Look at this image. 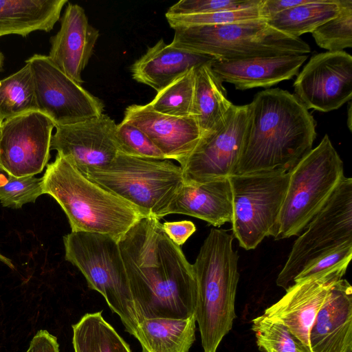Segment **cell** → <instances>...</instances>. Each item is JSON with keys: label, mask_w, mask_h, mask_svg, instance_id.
I'll return each mask as SVG.
<instances>
[{"label": "cell", "mask_w": 352, "mask_h": 352, "mask_svg": "<svg viewBox=\"0 0 352 352\" xmlns=\"http://www.w3.org/2000/svg\"><path fill=\"white\" fill-rule=\"evenodd\" d=\"M248 104H232L224 119L203 135L181 167L185 183L202 184L233 175L243 148Z\"/></svg>", "instance_id": "obj_12"}, {"label": "cell", "mask_w": 352, "mask_h": 352, "mask_svg": "<svg viewBox=\"0 0 352 352\" xmlns=\"http://www.w3.org/2000/svg\"><path fill=\"white\" fill-rule=\"evenodd\" d=\"M99 31L88 21L83 8L67 3L58 32L50 39L48 57L65 74L82 85V72L91 58Z\"/></svg>", "instance_id": "obj_18"}, {"label": "cell", "mask_w": 352, "mask_h": 352, "mask_svg": "<svg viewBox=\"0 0 352 352\" xmlns=\"http://www.w3.org/2000/svg\"><path fill=\"white\" fill-rule=\"evenodd\" d=\"M174 30L171 46L218 60L302 55L311 51L309 45L301 38L279 32L263 19L224 25L181 27Z\"/></svg>", "instance_id": "obj_5"}, {"label": "cell", "mask_w": 352, "mask_h": 352, "mask_svg": "<svg viewBox=\"0 0 352 352\" xmlns=\"http://www.w3.org/2000/svg\"><path fill=\"white\" fill-rule=\"evenodd\" d=\"M308 1L309 0H261L259 6L260 17L267 21L279 12L305 3Z\"/></svg>", "instance_id": "obj_38"}, {"label": "cell", "mask_w": 352, "mask_h": 352, "mask_svg": "<svg viewBox=\"0 0 352 352\" xmlns=\"http://www.w3.org/2000/svg\"><path fill=\"white\" fill-rule=\"evenodd\" d=\"M342 0H309L307 3L279 12L267 20L274 29L292 37L312 32L316 28L335 17Z\"/></svg>", "instance_id": "obj_26"}, {"label": "cell", "mask_w": 352, "mask_h": 352, "mask_svg": "<svg viewBox=\"0 0 352 352\" xmlns=\"http://www.w3.org/2000/svg\"><path fill=\"white\" fill-rule=\"evenodd\" d=\"M216 58L178 49L161 38L131 66L132 78L157 92L186 71Z\"/></svg>", "instance_id": "obj_22"}, {"label": "cell", "mask_w": 352, "mask_h": 352, "mask_svg": "<svg viewBox=\"0 0 352 352\" xmlns=\"http://www.w3.org/2000/svg\"><path fill=\"white\" fill-rule=\"evenodd\" d=\"M232 104L210 63L195 68L192 116L197 118L203 135L213 130L224 119Z\"/></svg>", "instance_id": "obj_25"}, {"label": "cell", "mask_w": 352, "mask_h": 352, "mask_svg": "<svg viewBox=\"0 0 352 352\" xmlns=\"http://www.w3.org/2000/svg\"><path fill=\"white\" fill-rule=\"evenodd\" d=\"M116 139L120 154L154 160H166L162 151L141 130L122 121L116 125Z\"/></svg>", "instance_id": "obj_33"}, {"label": "cell", "mask_w": 352, "mask_h": 352, "mask_svg": "<svg viewBox=\"0 0 352 352\" xmlns=\"http://www.w3.org/2000/svg\"><path fill=\"white\" fill-rule=\"evenodd\" d=\"M38 111L30 65L0 79V124L5 120Z\"/></svg>", "instance_id": "obj_28"}, {"label": "cell", "mask_w": 352, "mask_h": 352, "mask_svg": "<svg viewBox=\"0 0 352 352\" xmlns=\"http://www.w3.org/2000/svg\"><path fill=\"white\" fill-rule=\"evenodd\" d=\"M3 63H4V56L2 54V52H0V72L3 69Z\"/></svg>", "instance_id": "obj_43"}, {"label": "cell", "mask_w": 352, "mask_h": 352, "mask_svg": "<svg viewBox=\"0 0 352 352\" xmlns=\"http://www.w3.org/2000/svg\"><path fill=\"white\" fill-rule=\"evenodd\" d=\"M72 329L74 352H131L102 311L85 314Z\"/></svg>", "instance_id": "obj_27"}, {"label": "cell", "mask_w": 352, "mask_h": 352, "mask_svg": "<svg viewBox=\"0 0 352 352\" xmlns=\"http://www.w3.org/2000/svg\"><path fill=\"white\" fill-rule=\"evenodd\" d=\"M343 176V162L326 134L289 170L274 238L299 235L327 204Z\"/></svg>", "instance_id": "obj_8"}, {"label": "cell", "mask_w": 352, "mask_h": 352, "mask_svg": "<svg viewBox=\"0 0 352 352\" xmlns=\"http://www.w3.org/2000/svg\"><path fill=\"white\" fill-rule=\"evenodd\" d=\"M351 256L352 242H348L310 262L295 277L294 283L327 272L345 273Z\"/></svg>", "instance_id": "obj_35"}, {"label": "cell", "mask_w": 352, "mask_h": 352, "mask_svg": "<svg viewBox=\"0 0 352 352\" xmlns=\"http://www.w3.org/2000/svg\"><path fill=\"white\" fill-rule=\"evenodd\" d=\"M295 241L276 278V285L287 290L295 277L310 262L352 242V179L342 177L324 206Z\"/></svg>", "instance_id": "obj_10"}, {"label": "cell", "mask_w": 352, "mask_h": 352, "mask_svg": "<svg viewBox=\"0 0 352 352\" xmlns=\"http://www.w3.org/2000/svg\"><path fill=\"white\" fill-rule=\"evenodd\" d=\"M80 171L145 217L159 220L184 183L182 168L169 160L120 153L106 166Z\"/></svg>", "instance_id": "obj_7"}, {"label": "cell", "mask_w": 352, "mask_h": 352, "mask_svg": "<svg viewBox=\"0 0 352 352\" xmlns=\"http://www.w3.org/2000/svg\"><path fill=\"white\" fill-rule=\"evenodd\" d=\"M25 63L31 69L38 110L56 126L82 122L103 113L104 104L50 59L34 54Z\"/></svg>", "instance_id": "obj_11"}, {"label": "cell", "mask_w": 352, "mask_h": 352, "mask_svg": "<svg viewBox=\"0 0 352 352\" xmlns=\"http://www.w3.org/2000/svg\"><path fill=\"white\" fill-rule=\"evenodd\" d=\"M233 234L212 228L192 264L197 281L195 317L204 352H216L232 329L239 279Z\"/></svg>", "instance_id": "obj_4"}, {"label": "cell", "mask_w": 352, "mask_h": 352, "mask_svg": "<svg viewBox=\"0 0 352 352\" xmlns=\"http://www.w3.org/2000/svg\"><path fill=\"white\" fill-rule=\"evenodd\" d=\"M294 96L308 110L338 109L352 98V56L344 52L313 56L294 83Z\"/></svg>", "instance_id": "obj_14"}, {"label": "cell", "mask_w": 352, "mask_h": 352, "mask_svg": "<svg viewBox=\"0 0 352 352\" xmlns=\"http://www.w3.org/2000/svg\"><path fill=\"white\" fill-rule=\"evenodd\" d=\"M261 1V0H181L170 6L166 14L189 15L245 9L256 6Z\"/></svg>", "instance_id": "obj_36"}, {"label": "cell", "mask_w": 352, "mask_h": 352, "mask_svg": "<svg viewBox=\"0 0 352 352\" xmlns=\"http://www.w3.org/2000/svg\"><path fill=\"white\" fill-rule=\"evenodd\" d=\"M272 352H274V351H272Z\"/></svg>", "instance_id": "obj_44"}, {"label": "cell", "mask_w": 352, "mask_h": 352, "mask_svg": "<svg viewBox=\"0 0 352 352\" xmlns=\"http://www.w3.org/2000/svg\"><path fill=\"white\" fill-rule=\"evenodd\" d=\"M311 352H352V287L335 282L318 311L309 334Z\"/></svg>", "instance_id": "obj_19"}, {"label": "cell", "mask_w": 352, "mask_h": 352, "mask_svg": "<svg viewBox=\"0 0 352 352\" xmlns=\"http://www.w3.org/2000/svg\"><path fill=\"white\" fill-rule=\"evenodd\" d=\"M63 243L65 259L81 272L90 289L102 295L134 336L143 319L131 294L118 241L106 234L71 232L63 236Z\"/></svg>", "instance_id": "obj_6"}, {"label": "cell", "mask_w": 352, "mask_h": 352, "mask_svg": "<svg viewBox=\"0 0 352 352\" xmlns=\"http://www.w3.org/2000/svg\"><path fill=\"white\" fill-rule=\"evenodd\" d=\"M43 194L42 177L11 175L9 180L0 186V203L3 207L20 208L25 204L35 202Z\"/></svg>", "instance_id": "obj_34"}, {"label": "cell", "mask_w": 352, "mask_h": 352, "mask_svg": "<svg viewBox=\"0 0 352 352\" xmlns=\"http://www.w3.org/2000/svg\"><path fill=\"white\" fill-rule=\"evenodd\" d=\"M43 194L52 197L67 217L72 232L98 233L118 241L145 217L139 210L89 179L57 153L47 164Z\"/></svg>", "instance_id": "obj_3"}, {"label": "cell", "mask_w": 352, "mask_h": 352, "mask_svg": "<svg viewBox=\"0 0 352 352\" xmlns=\"http://www.w3.org/2000/svg\"><path fill=\"white\" fill-rule=\"evenodd\" d=\"M122 121L141 130L166 160L177 161L180 167L203 136L194 116L176 117L162 114L154 111L148 103L128 106Z\"/></svg>", "instance_id": "obj_16"}, {"label": "cell", "mask_w": 352, "mask_h": 352, "mask_svg": "<svg viewBox=\"0 0 352 352\" xmlns=\"http://www.w3.org/2000/svg\"><path fill=\"white\" fill-rule=\"evenodd\" d=\"M0 261L2 262L3 263L6 264L7 266H8L9 267H10L12 269L14 268V265L12 264L11 260L9 259L8 258H7L6 256H3L1 253H0Z\"/></svg>", "instance_id": "obj_42"}, {"label": "cell", "mask_w": 352, "mask_h": 352, "mask_svg": "<svg viewBox=\"0 0 352 352\" xmlns=\"http://www.w3.org/2000/svg\"><path fill=\"white\" fill-rule=\"evenodd\" d=\"M116 125L102 113L75 124L56 126L50 150L57 151L80 170L106 166L120 153Z\"/></svg>", "instance_id": "obj_15"}, {"label": "cell", "mask_w": 352, "mask_h": 352, "mask_svg": "<svg viewBox=\"0 0 352 352\" xmlns=\"http://www.w3.org/2000/svg\"><path fill=\"white\" fill-rule=\"evenodd\" d=\"M163 229L170 239L181 246L196 231L195 224L187 220L166 221L162 224Z\"/></svg>", "instance_id": "obj_37"}, {"label": "cell", "mask_w": 352, "mask_h": 352, "mask_svg": "<svg viewBox=\"0 0 352 352\" xmlns=\"http://www.w3.org/2000/svg\"><path fill=\"white\" fill-rule=\"evenodd\" d=\"M252 329L262 352H311L283 322L263 314L252 320Z\"/></svg>", "instance_id": "obj_30"}, {"label": "cell", "mask_w": 352, "mask_h": 352, "mask_svg": "<svg viewBox=\"0 0 352 352\" xmlns=\"http://www.w3.org/2000/svg\"><path fill=\"white\" fill-rule=\"evenodd\" d=\"M316 44L328 52H342L352 47V1L342 0L340 10L333 18L312 32Z\"/></svg>", "instance_id": "obj_31"}, {"label": "cell", "mask_w": 352, "mask_h": 352, "mask_svg": "<svg viewBox=\"0 0 352 352\" xmlns=\"http://www.w3.org/2000/svg\"><path fill=\"white\" fill-rule=\"evenodd\" d=\"M232 195L229 177L195 184L184 183L164 217L182 214L194 217L215 227L231 223Z\"/></svg>", "instance_id": "obj_21"}, {"label": "cell", "mask_w": 352, "mask_h": 352, "mask_svg": "<svg viewBox=\"0 0 352 352\" xmlns=\"http://www.w3.org/2000/svg\"><path fill=\"white\" fill-rule=\"evenodd\" d=\"M195 315L186 319L144 318L134 337L142 352H188L195 341Z\"/></svg>", "instance_id": "obj_24"}, {"label": "cell", "mask_w": 352, "mask_h": 352, "mask_svg": "<svg viewBox=\"0 0 352 352\" xmlns=\"http://www.w3.org/2000/svg\"><path fill=\"white\" fill-rule=\"evenodd\" d=\"M260 4L249 8L221 10L206 14L189 15L166 14L165 16L169 25L173 30L193 25H224L261 19L259 14Z\"/></svg>", "instance_id": "obj_32"}, {"label": "cell", "mask_w": 352, "mask_h": 352, "mask_svg": "<svg viewBox=\"0 0 352 352\" xmlns=\"http://www.w3.org/2000/svg\"><path fill=\"white\" fill-rule=\"evenodd\" d=\"M67 0H0V37L50 32Z\"/></svg>", "instance_id": "obj_23"}, {"label": "cell", "mask_w": 352, "mask_h": 352, "mask_svg": "<svg viewBox=\"0 0 352 352\" xmlns=\"http://www.w3.org/2000/svg\"><path fill=\"white\" fill-rule=\"evenodd\" d=\"M195 68L186 71L159 91L148 103L151 107L158 113L172 116H192Z\"/></svg>", "instance_id": "obj_29"}, {"label": "cell", "mask_w": 352, "mask_h": 352, "mask_svg": "<svg viewBox=\"0 0 352 352\" xmlns=\"http://www.w3.org/2000/svg\"><path fill=\"white\" fill-rule=\"evenodd\" d=\"M25 352H60L57 338L41 329L34 336Z\"/></svg>", "instance_id": "obj_39"}, {"label": "cell", "mask_w": 352, "mask_h": 352, "mask_svg": "<svg viewBox=\"0 0 352 352\" xmlns=\"http://www.w3.org/2000/svg\"><path fill=\"white\" fill-rule=\"evenodd\" d=\"M54 123L39 111L8 119L0 124V162L12 176L35 175L48 162Z\"/></svg>", "instance_id": "obj_13"}, {"label": "cell", "mask_w": 352, "mask_h": 352, "mask_svg": "<svg viewBox=\"0 0 352 352\" xmlns=\"http://www.w3.org/2000/svg\"><path fill=\"white\" fill-rule=\"evenodd\" d=\"M316 123L289 91L258 92L248 104V122L241 156L232 175L288 172L311 149Z\"/></svg>", "instance_id": "obj_2"}, {"label": "cell", "mask_w": 352, "mask_h": 352, "mask_svg": "<svg viewBox=\"0 0 352 352\" xmlns=\"http://www.w3.org/2000/svg\"><path fill=\"white\" fill-rule=\"evenodd\" d=\"M118 244L143 320L186 319L195 315L197 288L192 264L170 239L159 219H141Z\"/></svg>", "instance_id": "obj_1"}, {"label": "cell", "mask_w": 352, "mask_h": 352, "mask_svg": "<svg viewBox=\"0 0 352 352\" xmlns=\"http://www.w3.org/2000/svg\"><path fill=\"white\" fill-rule=\"evenodd\" d=\"M307 54L260 56L239 60L215 59L210 63L215 76L236 89L268 87L298 74Z\"/></svg>", "instance_id": "obj_20"}, {"label": "cell", "mask_w": 352, "mask_h": 352, "mask_svg": "<svg viewBox=\"0 0 352 352\" xmlns=\"http://www.w3.org/2000/svg\"><path fill=\"white\" fill-rule=\"evenodd\" d=\"M344 274L327 272L294 283L278 302L265 310L263 315L283 322L310 348L309 334L316 316L332 285Z\"/></svg>", "instance_id": "obj_17"}, {"label": "cell", "mask_w": 352, "mask_h": 352, "mask_svg": "<svg viewBox=\"0 0 352 352\" xmlns=\"http://www.w3.org/2000/svg\"><path fill=\"white\" fill-rule=\"evenodd\" d=\"M10 175L3 168L0 162V186L5 184L10 179Z\"/></svg>", "instance_id": "obj_40"}, {"label": "cell", "mask_w": 352, "mask_h": 352, "mask_svg": "<svg viewBox=\"0 0 352 352\" xmlns=\"http://www.w3.org/2000/svg\"><path fill=\"white\" fill-rule=\"evenodd\" d=\"M351 111H352V108H351V100H349V104H348V118H347V124H348V127L349 129V130L351 131V121H352V119H351Z\"/></svg>", "instance_id": "obj_41"}, {"label": "cell", "mask_w": 352, "mask_h": 352, "mask_svg": "<svg viewBox=\"0 0 352 352\" xmlns=\"http://www.w3.org/2000/svg\"><path fill=\"white\" fill-rule=\"evenodd\" d=\"M232 195L231 223L240 247L253 250L267 236H275L289 171L229 177Z\"/></svg>", "instance_id": "obj_9"}]
</instances>
